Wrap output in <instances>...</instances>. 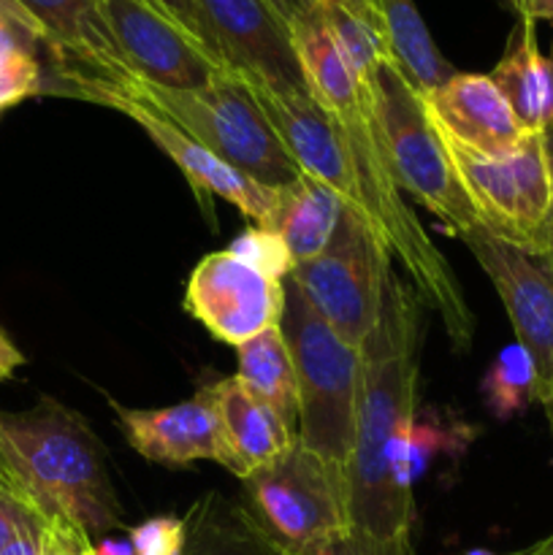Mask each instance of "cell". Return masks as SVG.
<instances>
[{
  "mask_svg": "<svg viewBox=\"0 0 553 555\" xmlns=\"http://www.w3.org/2000/svg\"><path fill=\"white\" fill-rule=\"evenodd\" d=\"M291 30L309 92L334 117L345 135L358 184V215L374 228L390 258L404 266L407 282L417 293L423 307L439 314L450 341L464 350L475 336V314L466 307L464 293L445 255L401 198V190L390 171L388 146L377 112L336 49L331 33L325 30L318 3Z\"/></svg>",
  "mask_w": 553,
  "mask_h": 555,
  "instance_id": "6da1fadb",
  "label": "cell"
},
{
  "mask_svg": "<svg viewBox=\"0 0 553 555\" xmlns=\"http://www.w3.org/2000/svg\"><path fill=\"white\" fill-rule=\"evenodd\" d=\"M421 298L390 271L377 325L361 347V390L350 477V520L377 537H410L412 504L410 439L417 421L421 377Z\"/></svg>",
  "mask_w": 553,
  "mask_h": 555,
  "instance_id": "7a4b0ae2",
  "label": "cell"
},
{
  "mask_svg": "<svg viewBox=\"0 0 553 555\" xmlns=\"http://www.w3.org/2000/svg\"><path fill=\"white\" fill-rule=\"evenodd\" d=\"M0 450L47 524H68L92 542L123 526L108 455L90 423L41 396L25 412L0 410Z\"/></svg>",
  "mask_w": 553,
  "mask_h": 555,
  "instance_id": "3957f363",
  "label": "cell"
},
{
  "mask_svg": "<svg viewBox=\"0 0 553 555\" xmlns=\"http://www.w3.org/2000/svg\"><path fill=\"white\" fill-rule=\"evenodd\" d=\"M101 95L146 103L182 128L190 139L198 141L204 150L263 188L280 190L301 177V168L271 128L260 103L233 70L220 74L201 90H166V87L146 85L139 76H128L119 85L90 81L70 92V98L90 103Z\"/></svg>",
  "mask_w": 553,
  "mask_h": 555,
  "instance_id": "277c9868",
  "label": "cell"
},
{
  "mask_svg": "<svg viewBox=\"0 0 553 555\" xmlns=\"http://www.w3.org/2000/svg\"><path fill=\"white\" fill-rule=\"evenodd\" d=\"M282 285L285 309L280 328L298 383L296 437L304 448L347 466L356 444L361 350L336 334L334 325L307 301L296 282L285 280Z\"/></svg>",
  "mask_w": 553,
  "mask_h": 555,
  "instance_id": "5b68a950",
  "label": "cell"
},
{
  "mask_svg": "<svg viewBox=\"0 0 553 555\" xmlns=\"http://www.w3.org/2000/svg\"><path fill=\"white\" fill-rule=\"evenodd\" d=\"M242 504L282 555H309L352 526L347 466L293 444L242 480Z\"/></svg>",
  "mask_w": 553,
  "mask_h": 555,
  "instance_id": "8992f818",
  "label": "cell"
},
{
  "mask_svg": "<svg viewBox=\"0 0 553 555\" xmlns=\"http://www.w3.org/2000/svg\"><path fill=\"white\" fill-rule=\"evenodd\" d=\"M363 90L383 125L390 171L401 193H410L459 238L480 228V217L455 173L426 101L394 60H385Z\"/></svg>",
  "mask_w": 553,
  "mask_h": 555,
  "instance_id": "52a82bcc",
  "label": "cell"
},
{
  "mask_svg": "<svg viewBox=\"0 0 553 555\" xmlns=\"http://www.w3.org/2000/svg\"><path fill=\"white\" fill-rule=\"evenodd\" d=\"M442 139L483 228L531 253H551L553 182L545 133H529L520 150L507 157H480L448 135Z\"/></svg>",
  "mask_w": 553,
  "mask_h": 555,
  "instance_id": "ba28073f",
  "label": "cell"
},
{
  "mask_svg": "<svg viewBox=\"0 0 553 555\" xmlns=\"http://www.w3.org/2000/svg\"><path fill=\"white\" fill-rule=\"evenodd\" d=\"M390 253L358 211H342L334 238L318 258L298 263L287 280L334 325L342 339L361 350L377 325Z\"/></svg>",
  "mask_w": 553,
  "mask_h": 555,
  "instance_id": "9c48e42d",
  "label": "cell"
},
{
  "mask_svg": "<svg viewBox=\"0 0 553 555\" xmlns=\"http://www.w3.org/2000/svg\"><path fill=\"white\" fill-rule=\"evenodd\" d=\"M49 54L43 90L70 95L76 87L119 85L130 74L103 20V0H0Z\"/></svg>",
  "mask_w": 553,
  "mask_h": 555,
  "instance_id": "30bf717a",
  "label": "cell"
},
{
  "mask_svg": "<svg viewBox=\"0 0 553 555\" xmlns=\"http://www.w3.org/2000/svg\"><path fill=\"white\" fill-rule=\"evenodd\" d=\"M499 293L515 341L529 352L537 374V401H553V253H531L475 228L461 236Z\"/></svg>",
  "mask_w": 553,
  "mask_h": 555,
  "instance_id": "8fae6325",
  "label": "cell"
},
{
  "mask_svg": "<svg viewBox=\"0 0 553 555\" xmlns=\"http://www.w3.org/2000/svg\"><path fill=\"white\" fill-rule=\"evenodd\" d=\"M195 11L228 70L285 95H312L291 25L266 0H195Z\"/></svg>",
  "mask_w": 553,
  "mask_h": 555,
  "instance_id": "7c38bea8",
  "label": "cell"
},
{
  "mask_svg": "<svg viewBox=\"0 0 553 555\" xmlns=\"http://www.w3.org/2000/svg\"><path fill=\"white\" fill-rule=\"evenodd\" d=\"M103 20L130 74L166 90H201L226 65L188 30L144 0H103Z\"/></svg>",
  "mask_w": 553,
  "mask_h": 555,
  "instance_id": "4fadbf2b",
  "label": "cell"
},
{
  "mask_svg": "<svg viewBox=\"0 0 553 555\" xmlns=\"http://www.w3.org/2000/svg\"><path fill=\"white\" fill-rule=\"evenodd\" d=\"M184 309L222 345L242 347L280 325L285 285L258 274L228 249L209 253L190 271Z\"/></svg>",
  "mask_w": 553,
  "mask_h": 555,
  "instance_id": "5bb4252c",
  "label": "cell"
},
{
  "mask_svg": "<svg viewBox=\"0 0 553 555\" xmlns=\"http://www.w3.org/2000/svg\"><path fill=\"white\" fill-rule=\"evenodd\" d=\"M98 106H108L114 112H123L125 117L133 119L173 163H177L179 171L184 173L193 190L198 195H211V198H222L231 206H236L247 220H253L255 225H266L274 211L276 190L263 188V184L253 182L244 173H239L236 168L222 163L220 157L211 155L209 150L198 144V141L190 139L182 128L166 119L163 114H157L155 108L146 106V103L130 101V98L119 95H101L98 98Z\"/></svg>",
  "mask_w": 553,
  "mask_h": 555,
  "instance_id": "9a60e30c",
  "label": "cell"
},
{
  "mask_svg": "<svg viewBox=\"0 0 553 555\" xmlns=\"http://www.w3.org/2000/svg\"><path fill=\"white\" fill-rule=\"evenodd\" d=\"M423 101L439 133L480 157H507L529 139V130L486 74L450 76Z\"/></svg>",
  "mask_w": 553,
  "mask_h": 555,
  "instance_id": "2e32d148",
  "label": "cell"
},
{
  "mask_svg": "<svg viewBox=\"0 0 553 555\" xmlns=\"http://www.w3.org/2000/svg\"><path fill=\"white\" fill-rule=\"evenodd\" d=\"M125 439L141 459L160 466H190L193 461L222 459L220 415L211 385L193 399L160 410H125L112 401Z\"/></svg>",
  "mask_w": 553,
  "mask_h": 555,
  "instance_id": "e0dca14e",
  "label": "cell"
},
{
  "mask_svg": "<svg viewBox=\"0 0 553 555\" xmlns=\"http://www.w3.org/2000/svg\"><path fill=\"white\" fill-rule=\"evenodd\" d=\"M211 393L220 415V466H226L239 480L253 477L298 442L296 431L263 401L255 399L236 377L211 383Z\"/></svg>",
  "mask_w": 553,
  "mask_h": 555,
  "instance_id": "ac0fdd59",
  "label": "cell"
},
{
  "mask_svg": "<svg viewBox=\"0 0 553 555\" xmlns=\"http://www.w3.org/2000/svg\"><path fill=\"white\" fill-rule=\"evenodd\" d=\"M488 76L529 133L553 128V57L537 43L535 22L518 20L502 60Z\"/></svg>",
  "mask_w": 553,
  "mask_h": 555,
  "instance_id": "d6986e66",
  "label": "cell"
},
{
  "mask_svg": "<svg viewBox=\"0 0 553 555\" xmlns=\"http://www.w3.org/2000/svg\"><path fill=\"white\" fill-rule=\"evenodd\" d=\"M342 211H345V204L334 190L301 173L293 184L276 190L274 211L263 228H271L285 238L293 263L298 266L318 258L329 247Z\"/></svg>",
  "mask_w": 553,
  "mask_h": 555,
  "instance_id": "ffe728a7",
  "label": "cell"
},
{
  "mask_svg": "<svg viewBox=\"0 0 553 555\" xmlns=\"http://www.w3.org/2000/svg\"><path fill=\"white\" fill-rule=\"evenodd\" d=\"M372 5L390 60L421 95L459 74L434 43L415 0H372Z\"/></svg>",
  "mask_w": 553,
  "mask_h": 555,
  "instance_id": "44dd1931",
  "label": "cell"
},
{
  "mask_svg": "<svg viewBox=\"0 0 553 555\" xmlns=\"http://www.w3.org/2000/svg\"><path fill=\"white\" fill-rule=\"evenodd\" d=\"M182 555H282L247 509L220 493H204L188 515Z\"/></svg>",
  "mask_w": 553,
  "mask_h": 555,
  "instance_id": "7402d4cb",
  "label": "cell"
},
{
  "mask_svg": "<svg viewBox=\"0 0 553 555\" xmlns=\"http://www.w3.org/2000/svg\"><path fill=\"white\" fill-rule=\"evenodd\" d=\"M239 372L236 379L263 401L274 415H280L296 431L298 426V383L293 369L291 350L280 325L263 331L255 339L236 347Z\"/></svg>",
  "mask_w": 553,
  "mask_h": 555,
  "instance_id": "603a6c76",
  "label": "cell"
},
{
  "mask_svg": "<svg viewBox=\"0 0 553 555\" xmlns=\"http://www.w3.org/2000/svg\"><path fill=\"white\" fill-rule=\"evenodd\" d=\"M318 11L358 85L363 87L374 81L385 60H390L377 20L350 9L342 0H318Z\"/></svg>",
  "mask_w": 553,
  "mask_h": 555,
  "instance_id": "cb8c5ba5",
  "label": "cell"
},
{
  "mask_svg": "<svg viewBox=\"0 0 553 555\" xmlns=\"http://www.w3.org/2000/svg\"><path fill=\"white\" fill-rule=\"evenodd\" d=\"M36 38L0 3V112L43 90Z\"/></svg>",
  "mask_w": 553,
  "mask_h": 555,
  "instance_id": "d4e9b609",
  "label": "cell"
},
{
  "mask_svg": "<svg viewBox=\"0 0 553 555\" xmlns=\"http://www.w3.org/2000/svg\"><path fill=\"white\" fill-rule=\"evenodd\" d=\"M480 393L497 421H510L526 412L531 401H537L535 363L518 341L507 345L493 358L480 383Z\"/></svg>",
  "mask_w": 553,
  "mask_h": 555,
  "instance_id": "484cf974",
  "label": "cell"
},
{
  "mask_svg": "<svg viewBox=\"0 0 553 555\" xmlns=\"http://www.w3.org/2000/svg\"><path fill=\"white\" fill-rule=\"evenodd\" d=\"M228 253L269 280L285 282L293 271V255L285 238L263 225H249L228 244Z\"/></svg>",
  "mask_w": 553,
  "mask_h": 555,
  "instance_id": "4316f807",
  "label": "cell"
},
{
  "mask_svg": "<svg viewBox=\"0 0 553 555\" xmlns=\"http://www.w3.org/2000/svg\"><path fill=\"white\" fill-rule=\"evenodd\" d=\"M475 428H453V426H442L437 421H415V428H412V439H410V466H412V480H421L423 472L428 469L434 459L439 453H450L453 448H464L466 442L472 439Z\"/></svg>",
  "mask_w": 553,
  "mask_h": 555,
  "instance_id": "83f0119b",
  "label": "cell"
},
{
  "mask_svg": "<svg viewBox=\"0 0 553 555\" xmlns=\"http://www.w3.org/2000/svg\"><path fill=\"white\" fill-rule=\"evenodd\" d=\"M188 524L177 515H157L128 531L133 555H182Z\"/></svg>",
  "mask_w": 553,
  "mask_h": 555,
  "instance_id": "f1b7e54d",
  "label": "cell"
},
{
  "mask_svg": "<svg viewBox=\"0 0 553 555\" xmlns=\"http://www.w3.org/2000/svg\"><path fill=\"white\" fill-rule=\"evenodd\" d=\"M309 555H412L410 537H377L350 526L336 540Z\"/></svg>",
  "mask_w": 553,
  "mask_h": 555,
  "instance_id": "f546056e",
  "label": "cell"
},
{
  "mask_svg": "<svg viewBox=\"0 0 553 555\" xmlns=\"http://www.w3.org/2000/svg\"><path fill=\"white\" fill-rule=\"evenodd\" d=\"M36 520H43V515L38 513L30 496L16 482L0 477V551Z\"/></svg>",
  "mask_w": 553,
  "mask_h": 555,
  "instance_id": "4dcf8cb0",
  "label": "cell"
},
{
  "mask_svg": "<svg viewBox=\"0 0 553 555\" xmlns=\"http://www.w3.org/2000/svg\"><path fill=\"white\" fill-rule=\"evenodd\" d=\"M144 3L152 5L155 11H160V14L168 16L171 22H177L182 30H188L193 38H198V41L211 52L209 41H206L204 25H201V20H198V11H195V0H144Z\"/></svg>",
  "mask_w": 553,
  "mask_h": 555,
  "instance_id": "1f68e13d",
  "label": "cell"
},
{
  "mask_svg": "<svg viewBox=\"0 0 553 555\" xmlns=\"http://www.w3.org/2000/svg\"><path fill=\"white\" fill-rule=\"evenodd\" d=\"M47 520H36L27 529H22L9 545L0 551V555H43L47 547Z\"/></svg>",
  "mask_w": 553,
  "mask_h": 555,
  "instance_id": "d6a6232c",
  "label": "cell"
},
{
  "mask_svg": "<svg viewBox=\"0 0 553 555\" xmlns=\"http://www.w3.org/2000/svg\"><path fill=\"white\" fill-rule=\"evenodd\" d=\"M518 20L553 22V0H502Z\"/></svg>",
  "mask_w": 553,
  "mask_h": 555,
  "instance_id": "836d02e7",
  "label": "cell"
},
{
  "mask_svg": "<svg viewBox=\"0 0 553 555\" xmlns=\"http://www.w3.org/2000/svg\"><path fill=\"white\" fill-rule=\"evenodd\" d=\"M20 366H25V356L16 350L14 341L5 336V331H0V383L14 377Z\"/></svg>",
  "mask_w": 553,
  "mask_h": 555,
  "instance_id": "e575fe53",
  "label": "cell"
},
{
  "mask_svg": "<svg viewBox=\"0 0 553 555\" xmlns=\"http://www.w3.org/2000/svg\"><path fill=\"white\" fill-rule=\"evenodd\" d=\"M266 3H269L271 9H274L276 14H280L282 20L293 27L304 14H309V11L314 9V3H318V0H266Z\"/></svg>",
  "mask_w": 553,
  "mask_h": 555,
  "instance_id": "d590c367",
  "label": "cell"
},
{
  "mask_svg": "<svg viewBox=\"0 0 553 555\" xmlns=\"http://www.w3.org/2000/svg\"><path fill=\"white\" fill-rule=\"evenodd\" d=\"M95 555H133L130 540H98L92 542Z\"/></svg>",
  "mask_w": 553,
  "mask_h": 555,
  "instance_id": "8d00e7d4",
  "label": "cell"
},
{
  "mask_svg": "<svg viewBox=\"0 0 553 555\" xmlns=\"http://www.w3.org/2000/svg\"><path fill=\"white\" fill-rule=\"evenodd\" d=\"M510 555H553V531L548 537H542V540H537L535 545L524 547V551H515Z\"/></svg>",
  "mask_w": 553,
  "mask_h": 555,
  "instance_id": "74e56055",
  "label": "cell"
},
{
  "mask_svg": "<svg viewBox=\"0 0 553 555\" xmlns=\"http://www.w3.org/2000/svg\"><path fill=\"white\" fill-rule=\"evenodd\" d=\"M545 144H548V163H551V182H553V128L545 130ZM548 244L553 253V204H551V222H548Z\"/></svg>",
  "mask_w": 553,
  "mask_h": 555,
  "instance_id": "f35d334b",
  "label": "cell"
},
{
  "mask_svg": "<svg viewBox=\"0 0 553 555\" xmlns=\"http://www.w3.org/2000/svg\"><path fill=\"white\" fill-rule=\"evenodd\" d=\"M342 3L350 5V9H356V11H361V14L372 16V20H377V16H374V5H372V0H342ZM377 25H380V22H377Z\"/></svg>",
  "mask_w": 553,
  "mask_h": 555,
  "instance_id": "ab89813d",
  "label": "cell"
},
{
  "mask_svg": "<svg viewBox=\"0 0 553 555\" xmlns=\"http://www.w3.org/2000/svg\"><path fill=\"white\" fill-rule=\"evenodd\" d=\"M0 477H5V480H11V482H16V477H14V472H11V466H9V461H5V455H3V450H0ZM16 486H20V482H16ZM22 488V486H20Z\"/></svg>",
  "mask_w": 553,
  "mask_h": 555,
  "instance_id": "60d3db41",
  "label": "cell"
},
{
  "mask_svg": "<svg viewBox=\"0 0 553 555\" xmlns=\"http://www.w3.org/2000/svg\"><path fill=\"white\" fill-rule=\"evenodd\" d=\"M466 555H497V553H491V551H470Z\"/></svg>",
  "mask_w": 553,
  "mask_h": 555,
  "instance_id": "b9f144b4",
  "label": "cell"
},
{
  "mask_svg": "<svg viewBox=\"0 0 553 555\" xmlns=\"http://www.w3.org/2000/svg\"><path fill=\"white\" fill-rule=\"evenodd\" d=\"M545 412H548V417H551V423H553V401L545 406Z\"/></svg>",
  "mask_w": 553,
  "mask_h": 555,
  "instance_id": "7bdbcfd3",
  "label": "cell"
},
{
  "mask_svg": "<svg viewBox=\"0 0 553 555\" xmlns=\"http://www.w3.org/2000/svg\"><path fill=\"white\" fill-rule=\"evenodd\" d=\"M87 555H95V547H92V551H90V553H87Z\"/></svg>",
  "mask_w": 553,
  "mask_h": 555,
  "instance_id": "ee69618b",
  "label": "cell"
},
{
  "mask_svg": "<svg viewBox=\"0 0 553 555\" xmlns=\"http://www.w3.org/2000/svg\"><path fill=\"white\" fill-rule=\"evenodd\" d=\"M551 57H553V54H551Z\"/></svg>",
  "mask_w": 553,
  "mask_h": 555,
  "instance_id": "f6af8a7d",
  "label": "cell"
}]
</instances>
